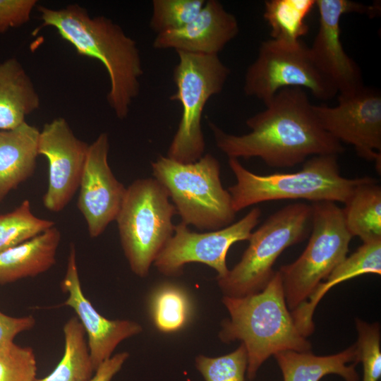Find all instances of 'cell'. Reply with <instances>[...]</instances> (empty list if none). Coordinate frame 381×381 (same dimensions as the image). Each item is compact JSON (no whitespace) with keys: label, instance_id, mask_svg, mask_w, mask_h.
Wrapping results in <instances>:
<instances>
[{"label":"cell","instance_id":"1","mask_svg":"<svg viewBox=\"0 0 381 381\" xmlns=\"http://www.w3.org/2000/svg\"><path fill=\"white\" fill-rule=\"evenodd\" d=\"M265 105L246 120L250 129L246 134H229L209 122L217 147L229 158L258 157L270 167L284 168L309 156L339 155L344 151L318 122L304 89L280 90Z\"/></svg>","mask_w":381,"mask_h":381},{"label":"cell","instance_id":"2","mask_svg":"<svg viewBox=\"0 0 381 381\" xmlns=\"http://www.w3.org/2000/svg\"><path fill=\"white\" fill-rule=\"evenodd\" d=\"M40 27H52L81 56L99 61L110 81L107 96L109 107L120 119L126 118L140 93L143 68L136 42L122 28L104 16L92 18L78 4L53 9L37 7Z\"/></svg>","mask_w":381,"mask_h":381},{"label":"cell","instance_id":"3","mask_svg":"<svg viewBox=\"0 0 381 381\" xmlns=\"http://www.w3.org/2000/svg\"><path fill=\"white\" fill-rule=\"evenodd\" d=\"M229 318L222 323L219 338L224 343L239 340L247 353V377L255 378L261 365L284 351H310L289 311L279 271L260 291L243 297L224 296Z\"/></svg>","mask_w":381,"mask_h":381},{"label":"cell","instance_id":"4","mask_svg":"<svg viewBox=\"0 0 381 381\" xmlns=\"http://www.w3.org/2000/svg\"><path fill=\"white\" fill-rule=\"evenodd\" d=\"M236 182L227 190L234 210L268 201L307 200L345 203L355 188L368 176L349 179L341 175L338 155L311 157L300 171L258 175L246 169L238 159L229 158Z\"/></svg>","mask_w":381,"mask_h":381},{"label":"cell","instance_id":"5","mask_svg":"<svg viewBox=\"0 0 381 381\" xmlns=\"http://www.w3.org/2000/svg\"><path fill=\"white\" fill-rule=\"evenodd\" d=\"M151 168L154 178L167 189L181 222L209 231L232 224L236 213L222 186L219 162L212 155L186 164L160 155Z\"/></svg>","mask_w":381,"mask_h":381},{"label":"cell","instance_id":"6","mask_svg":"<svg viewBox=\"0 0 381 381\" xmlns=\"http://www.w3.org/2000/svg\"><path fill=\"white\" fill-rule=\"evenodd\" d=\"M176 214L167 189L155 178L138 179L126 188L115 221L124 255L137 276L148 275L172 237Z\"/></svg>","mask_w":381,"mask_h":381},{"label":"cell","instance_id":"7","mask_svg":"<svg viewBox=\"0 0 381 381\" xmlns=\"http://www.w3.org/2000/svg\"><path fill=\"white\" fill-rule=\"evenodd\" d=\"M312 214L311 205L296 202L267 217L251 233L241 260L217 279L224 296L238 298L262 291L275 272L273 265L279 255L310 234Z\"/></svg>","mask_w":381,"mask_h":381},{"label":"cell","instance_id":"8","mask_svg":"<svg viewBox=\"0 0 381 381\" xmlns=\"http://www.w3.org/2000/svg\"><path fill=\"white\" fill-rule=\"evenodd\" d=\"M176 53L179 60L173 70L176 90L169 99L181 104L182 113L167 157L192 163L202 157L205 148L201 123L204 108L222 92L231 71L219 55Z\"/></svg>","mask_w":381,"mask_h":381},{"label":"cell","instance_id":"9","mask_svg":"<svg viewBox=\"0 0 381 381\" xmlns=\"http://www.w3.org/2000/svg\"><path fill=\"white\" fill-rule=\"evenodd\" d=\"M312 227L308 245L294 262L278 270L289 310L306 302L322 279L347 257L352 238L342 208L336 202H312Z\"/></svg>","mask_w":381,"mask_h":381},{"label":"cell","instance_id":"10","mask_svg":"<svg viewBox=\"0 0 381 381\" xmlns=\"http://www.w3.org/2000/svg\"><path fill=\"white\" fill-rule=\"evenodd\" d=\"M287 87L306 88L322 100H329L338 94L302 40L296 44L265 40L246 70L244 92L266 104L277 92Z\"/></svg>","mask_w":381,"mask_h":381},{"label":"cell","instance_id":"11","mask_svg":"<svg viewBox=\"0 0 381 381\" xmlns=\"http://www.w3.org/2000/svg\"><path fill=\"white\" fill-rule=\"evenodd\" d=\"M261 210L252 208L235 223L215 231L197 233L180 222L174 225L172 237L158 255L153 265L162 274L181 275L185 265L199 262L210 266L217 272V279L229 272L226 255L235 243L248 241L259 222Z\"/></svg>","mask_w":381,"mask_h":381},{"label":"cell","instance_id":"12","mask_svg":"<svg viewBox=\"0 0 381 381\" xmlns=\"http://www.w3.org/2000/svg\"><path fill=\"white\" fill-rule=\"evenodd\" d=\"M322 127L339 142L351 145L357 155L374 161L381 167V94L375 88L363 86L338 94L336 106L313 105Z\"/></svg>","mask_w":381,"mask_h":381},{"label":"cell","instance_id":"13","mask_svg":"<svg viewBox=\"0 0 381 381\" xmlns=\"http://www.w3.org/2000/svg\"><path fill=\"white\" fill-rule=\"evenodd\" d=\"M319 28L310 48L317 66L331 82L338 94L363 87L360 67L346 53L341 41L340 20L350 13L378 14V6H365L349 0H316Z\"/></svg>","mask_w":381,"mask_h":381},{"label":"cell","instance_id":"14","mask_svg":"<svg viewBox=\"0 0 381 381\" xmlns=\"http://www.w3.org/2000/svg\"><path fill=\"white\" fill-rule=\"evenodd\" d=\"M89 145L78 138L62 117L44 124L40 133L38 153L48 162V188L43 204L61 211L79 188Z\"/></svg>","mask_w":381,"mask_h":381},{"label":"cell","instance_id":"15","mask_svg":"<svg viewBox=\"0 0 381 381\" xmlns=\"http://www.w3.org/2000/svg\"><path fill=\"white\" fill-rule=\"evenodd\" d=\"M109 150L108 135L102 133L89 145L78 188V207L92 238L116 220L126 191L109 165Z\"/></svg>","mask_w":381,"mask_h":381},{"label":"cell","instance_id":"16","mask_svg":"<svg viewBox=\"0 0 381 381\" xmlns=\"http://www.w3.org/2000/svg\"><path fill=\"white\" fill-rule=\"evenodd\" d=\"M61 287L67 293L64 305L73 309L87 336V347L95 371L111 358L123 340L140 334L142 326L128 320H109L99 313L84 295L79 278L76 250L70 245L67 267Z\"/></svg>","mask_w":381,"mask_h":381},{"label":"cell","instance_id":"17","mask_svg":"<svg viewBox=\"0 0 381 381\" xmlns=\"http://www.w3.org/2000/svg\"><path fill=\"white\" fill-rule=\"evenodd\" d=\"M238 32L236 16L219 1L208 0L190 23L180 29L157 35L152 46L155 49L219 55Z\"/></svg>","mask_w":381,"mask_h":381},{"label":"cell","instance_id":"18","mask_svg":"<svg viewBox=\"0 0 381 381\" xmlns=\"http://www.w3.org/2000/svg\"><path fill=\"white\" fill-rule=\"evenodd\" d=\"M40 133L26 121L13 129L0 131V205L12 190L33 174Z\"/></svg>","mask_w":381,"mask_h":381},{"label":"cell","instance_id":"19","mask_svg":"<svg viewBox=\"0 0 381 381\" xmlns=\"http://www.w3.org/2000/svg\"><path fill=\"white\" fill-rule=\"evenodd\" d=\"M365 274H381V239L363 243L329 274L326 282L318 284L309 297L310 302L303 303L291 312L300 333L306 337L313 332V312L327 291L343 281Z\"/></svg>","mask_w":381,"mask_h":381},{"label":"cell","instance_id":"20","mask_svg":"<svg viewBox=\"0 0 381 381\" xmlns=\"http://www.w3.org/2000/svg\"><path fill=\"white\" fill-rule=\"evenodd\" d=\"M284 381H319L328 374H337L345 381H359L355 369L359 356L356 344L330 356H315L310 351H284L274 355Z\"/></svg>","mask_w":381,"mask_h":381},{"label":"cell","instance_id":"21","mask_svg":"<svg viewBox=\"0 0 381 381\" xmlns=\"http://www.w3.org/2000/svg\"><path fill=\"white\" fill-rule=\"evenodd\" d=\"M61 232L53 226L33 238L0 253V284L35 277L56 263Z\"/></svg>","mask_w":381,"mask_h":381},{"label":"cell","instance_id":"22","mask_svg":"<svg viewBox=\"0 0 381 381\" xmlns=\"http://www.w3.org/2000/svg\"><path fill=\"white\" fill-rule=\"evenodd\" d=\"M40 104L39 95L26 71L16 58L0 64V131L25 121Z\"/></svg>","mask_w":381,"mask_h":381},{"label":"cell","instance_id":"23","mask_svg":"<svg viewBox=\"0 0 381 381\" xmlns=\"http://www.w3.org/2000/svg\"><path fill=\"white\" fill-rule=\"evenodd\" d=\"M342 208L346 227L363 243L381 239V187L368 176L359 184Z\"/></svg>","mask_w":381,"mask_h":381},{"label":"cell","instance_id":"24","mask_svg":"<svg viewBox=\"0 0 381 381\" xmlns=\"http://www.w3.org/2000/svg\"><path fill=\"white\" fill-rule=\"evenodd\" d=\"M64 351L54 370L35 381H88L95 370L90 358L85 330L76 317L64 326Z\"/></svg>","mask_w":381,"mask_h":381},{"label":"cell","instance_id":"25","mask_svg":"<svg viewBox=\"0 0 381 381\" xmlns=\"http://www.w3.org/2000/svg\"><path fill=\"white\" fill-rule=\"evenodd\" d=\"M316 0H268L264 3L263 17L270 28L272 40L296 44L308 32L306 18Z\"/></svg>","mask_w":381,"mask_h":381},{"label":"cell","instance_id":"26","mask_svg":"<svg viewBox=\"0 0 381 381\" xmlns=\"http://www.w3.org/2000/svg\"><path fill=\"white\" fill-rule=\"evenodd\" d=\"M150 301V310L156 328L164 333L181 330L188 322L191 303L185 289L171 283L157 288Z\"/></svg>","mask_w":381,"mask_h":381},{"label":"cell","instance_id":"27","mask_svg":"<svg viewBox=\"0 0 381 381\" xmlns=\"http://www.w3.org/2000/svg\"><path fill=\"white\" fill-rule=\"evenodd\" d=\"M54 222L36 217L28 200L0 214V253L29 241L54 226Z\"/></svg>","mask_w":381,"mask_h":381},{"label":"cell","instance_id":"28","mask_svg":"<svg viewBox=\"0 0 381 381\" xmlns=\"http://www.w3.org/2000/svg\"><path fill=\"white\" fill-rule=\"evenodd\" d=\"M205 0H153L150 28L157 33L176 30L190 23Z\"/></svg>","mask_w":381,"mask_h":381},{"label":"cell","instance_id":"29","mask_svg":"<svg viewBox=\"0 0 381 381\" xmlns=\"http://www.w3.org/2000/svg\"><path fill=\"white\" fill-rule=\"evenodd\" d=\"M195 367L205 381H244L247 353L241 344L234 351L219 357L199 355Z\"/></svg>","mask_w":381,"mask_h":381},{"label":"cell","instance_id":"30","mask_svg":"<svg viewBox=\"0 0 381 381\" xmlns=\"http://www.w3.org/2000/svg\"><path fill=\"white\" fill-rule=\"evenodd\" d=\"M358 334L356 343L359 361L363 367V381H378L381 377L380 327L377 322L370 324L356 319Z\"/></svg>","mask_w":381,"mask_h":381},{"label":"cell","instance_id":"31","mask_svg":"<svg viewBox=\"0 0 381 381\" xmlns=\"http://www.w3.org/2000/svg\"><path fill=\"white\" fill-rule=\"evenodd\" d=\"M37 370L32 348L13 343L0 350V381H35Z\"/></svg>","mask_w":381,"mask_h":381},{"label":"cell","instance_id":"32","mask_svg":"<svg viewBox=\"0 0 381 381\" xmlns=\"http://www.w3.org/2000/svg\"><path fill=\"white\" fill-rule=\"evenodd\" d=\"M36 0H0V34L30 20Z\"/></svg>","mask_w":381,"mask_h":381},{"label":"cell","instance_id":"33","mask_svg":"<svg viewBox=\"0 0 381 381\" xmlns=\"http://www.w3.org/2000/svg\"><path fill=\"white\" fill-rule=\"evenodd\" d=\"M35 324L32 315L15 318L0 311V350L14 343L16 335L32 329Z\"/></svg>","mask_w":381,"mask_h":381},{"label":"cell","instance_id":"34","mask_svg":"<svg viewBox=\"0 0 381 381\" xmlns=\"http://www.w3.org/2000/svg\"><path fill=\"white\" fill-rule=\"evenodd\" d=\"M129 353L121 352L103 362L88 381H111L128 359Z\"/></svg>","mask_w":381,"mask_h":381}]
</instances>
